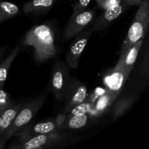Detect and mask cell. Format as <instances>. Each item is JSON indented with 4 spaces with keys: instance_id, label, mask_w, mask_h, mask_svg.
Masks as SVG:
<instances>
[{
    "instance_id": "ba28073f",
    "label": "cell",
    "mask_w": 149,
    "mask_h": 149,
    "mask_svg": "<svg viewBox=\"0 0 149 149\" xmlns=\"http://www.w3.org/2000/svg\"><path fill=\"white\" fill-rule=\"evenodd\" d=\"M130 71L127 70L122 60H119L114 68L104 77V84L109 91L119 95Z\"/></svg>"
},
{
    "instance_id": "7402d4cb",
    "label": "cell",
    "mask_w": 149,
    "mask_h": 149,
    "mask_svg": "<svg viewBox=\"0 0 149 149\" xmlns=\"http://www.w3.org/2000/svg\"><path fill=\"white\" fill-rule=\"evenodd\" d=\"M91 0H77L73 5V13L83 11L86 10Z\"/></svg>"
},
{
    "instance_id": "52a82bcc",
    "label": "cell",
    "mask_w": 149,
    "mask_h": 149,
    "mask_svg": "<svg viewBox=\"0 0 149 149\" xmlns=\"http://www.w3.org/2000/svg\"><path fill=\"white\" fill-rule=\"evenodd\" d=\"M87 97V85L78 79H71L66 90L64 101V111L68 113L73 108L84 103Z\"/></svg>"
},
{
    "instance_id": "ffe728a7",
    "label": "cell",
    "mask_w": 149,
    "mask_h": 149,
    "mask_svg": "<svg viewBox=\"0 0 149 149\" xmlns=\"http://www.w3.org/2000/svg\"><path fill=\"white\" fill-rule=\"evenodd\" d=\"M13 103L8 93L5 91L4 87L0 88V113L10 107Z\"/></svg>"
},
{
    "instance_id": "d4e9b609",
    "label": "cell",
    "mask_w": 149,
    "mask_h": 149,
    "mask_svg": "<svg viewBox=\"0 0 149 149\" xmlns=\"http://www.w3.org/2000/svg\"><path fill=\"white\" fill-rule=\"evenodd\" d=\"M1 113H0V126H1Z\"/></svg>"
},
{
    "instance_id": "5b68a950",
    "label": "cell",
    "mask_w": 149,
    "mask_h": 149,
    "mask_svg": "<svg viewBox=\"0 0 149 149\" xmlns=\"http://www.w3.org/2000/svg\"><path fill=\"white\" fill-rule=\"evenodd\" d=\"M70 77L68 66L62 61H57L51 73L50 87L58 101H63L68 87Z\"/></svg>"
},
{
    "instance_id": "d6986e66",
    "label": "cell",
    "mask_w": 149,
    "mask_h": 149,
    "mask_svg": "<svg viewBox=\"0 0 149 149\" xmlns=\"http://www.w3.org/2000/svg\"><path fill=\"white\" fill-rule=\"evenodd\" d=\"M134 103V98L132 96H123L119 100L116 102L114 108L113 109V118L116 120L122 115L126 113L127 111L132 106Z\"/></svg>"
},
{
    "instance_id": "4fadbf2b",
    "label": "cell",
    "mask_w": 149,
    "mask_h": 149,
    "mask_svg": "<svg viewBox=\"0 0 149 149\" xmlns=\"http://www.w3.org/2000/svg\"><path fill=\"white\" fill-rule=\"evenodd\" d=\"M119 95L106 89L105 93L99 96L93 105V107L90 109V113L95 117L102 115L116 101Z\"/></svg>"
},
{
    "instance_id": "9a60e30c",
    "label": "cell",
    "mask_w": 149,
    "mask_h": 149,
    "mask_svg": "<svg viewBox=\"0 0 149 149\" xmlns=\"http://www.w3.org/2000/svg\"><path fill=\"white\" fill-rule=\"evenodd\" d=\"M88 118L87 113L68 114V116L63 120L62 123L59 124V127L61 130L79 129L87 125Z\"/></svg>"
},
{
    "instance_id": "30bf717a",
    "label": "cell",
    "mask_w": 149,
    "mask_h": 149,
    "mask_svg": "<svg viewBox=\"0 0 149 149\" xmlns=\"http://www.w3.org/2000/svg\"><path fill=\"white\" fill-rule=\"evenodd\" d=\"M127 4L124 1L118 5L104 10L103 13L96 18L90 29L94 32H102L111 22L119 17L126 10Z\"/></svg>"
},
{
    "instance_id": "8992f818",
    "label": "cell",
    "mask_w": 149,
    "mask_h": 149,
    "mask_svg": "<svg viewBox=\"0 0 149 149\" xmlns=\"http://www.w3.org/2000/svg\"><path fill=\"white\" fill-rule=\"evenodd\" d=\"M94 16V12L87 9L83 11L73 13L64 30L63 39L68 40L79 34L93 22Z\"/></svg>"
},
{
    "instance_id": "5bb4252c",
    "label": "cell",
    "mask_w": 149,
    "mask_h": 149,
    "mask_svg": "<svg viewBox=\"0 0 149 149\" xmlns=\"http://www.w3.org/2000/svg\"><path fill=\"white\" fill-rule=\"evenodd\" d=\"M57 0H30L23 7L26 14L42 15L47 13L55 4Z\"/></svg>"
},
{
    "instance_id": "7c38bea8",
    "label": "cell",
    "mask_w": 149,
    "mask_h": 149,
    "mask_svg": "<svg viewBox=\"0 0 149 149\" xmlns=\"http://www.w3.org/2000/svg\"><path fill=\"white\" fill-rule=\"evenodd\" d=\"M21 107L20 104L13 103L10 107L1 112L0 126V149L4 147V144L8 141V132L10 127Z\"/></svg>"
},
{
    "instance_id": "44dd1931",
    "label": "cell",
    "mask_w": 149,
    "mask_h": 149,
    "mask_svg": "<svg viewBox=\"0 0 149 149\" xmlns=\"http://www.w3.org/2000/svg\"><path fill=\"white\" fill-rule=\"evenodd\" d=\"M125 0H101L99 2H97V6L102 10H106V9L110 8V7H114L118 5L121 3L124 2Z\"/></svg>"
},
{
    "instance_id": "cb8c5ba5",
    "label": "cell",
    "mask_w": 149,
    "mask_h": 149,
    "mask_svg": "<svg viewBox=\"0 0 149 149\" xmlns=\"http://www.w3.org/2000/svg\"><path fill=\"white\" fill-rule=\"evenodd\" d=\"M5 52H6L5 47H0V63H1V61H2V59L4 58V53H5Z\"/></svg>"
},
{
    "instance_id": "484cf974",
    "label": "cell",
    "mask_w": 149,
    "mask_h": 149,
    "mask_svg": "<svg viewBox=\"0 0 149 149\" xmlns=\"http://www.w3.org/2000/svg\"><path fill=\"white\" fill-rule=\"evenodd\" d=\"M101 1V0H95V1H96V2H99V1Z\"/></svg>"
},
{
    "instance_id": "8fae6325",
    "label": "cell",
    "mask_w": 149,
    "mask_h": 149,
    "mask_svg": "<svg viewBox=\"0 0 149 149\" xmlns=\"http://www.w3.org/2000/svg\"><path fill=\"white\" fill-rule=\"evenodd\" d=\"M61 130L57 121H46L41 122L34 125H28L22 130H20L15 136L18 138H24L28 137L34 136L41 134L49 133L54 131Z\"/></svg>"
},
{
    "instance_id": "2e32d148",
    "label": "cell",
    "mask_w": 149,
    "mask_h": 149,
    "mask_svg": "<svg viewBox=\"0 0 149 149\" xmlns=\"http://www.w3.org/2000/svg\"><path fill=\"white\" fill-rule=\"evenodd\" d=\"M20 45L16 46L5 58H3L2 61L0 63V88L4 87L9 70L13 61L18 55L20 52Z\"/></svg>"
},
{
    "instance_id": "603a6c76",
    "label": "cell",
    "mask_w": 149,
    "mask_h": 149,
    "mask_svg": "<svg viewBox=\"0 0 149 149\" xmlns=\"http://www.w3.org/2000/svg\"><path fill=\"white\" fill-rule=\"evenodd\" d=\"M143 0H125V2L128 6H139Z\"/></svg>"
},
{
    "instance_id": "277c9868",
    "label": "cell",
    "mask_w": 149,
    "mask_h": 149,
    "mask_svg": "<svg viewBox=\"0 0 149 149\" xmlns=\"http://www.w3.org/2000/svg\"><path fill=\"white\" fill-rule=\"evenodd\" d=\"M45 101V96L36 97L32 101L21 107L13 120L8 132V140L15 136L20 130L30 124L36 113L40 110Z\"/></svg>"
},
{
    "instance_id": "ac0fdd59",
    "label": "cell",
    "mask_w": 149,
    "mask_h": 149,
    "mask_svg": "<svg viewBox=\"0 0 149 149\" xmlns=\"http://www.w3.org/2000/svg\"><path fill=\"white\" fill-rule=\"evenodd\" d=\"M20 13L17 4L7 1H0V23L15 17Z\"/></svg>"
},
{
    "instance_id": "e0dca14e",
    "label": "cell",
    "mask_w": 149,
    "mask_h": 149,
    "mask_svg": "<svg viewBox=\"0 0 149 149\" xmlns=\"http://www.w3.org/2000/svg\"><path fill=\"white\" fill-rule=\"evenodd\" d=\"M143 40V39H141V40H139L136 43L134 44L127 51V52L125 53L123 58L122 59H119L123 61L124 65H125V68L127 70H128L129 71H130V72L132 71V68H134V65H135V61H136L137 58H138V53H139L141 46H142Z\"/></svg>"
},
{
    "instance_id": "9c48e42d",
    "label": "cell",
    "mask_w": 149,
    "mask_h": 149,
    "mask_svg": "<svg viewBox=\"0 0 149 149\" xmlns=\"http://www.w3.org/2000/svg\"><path fill=\"white\" fill-rule=\"evenodd\" d=\"M93 33L91 29L86 31L85 32H81L79 36H77L71 44L65 58L66 64L69 68L76 69L78 67L80 58Z\"/></svg>"
},
{
    "instance_id": "6da1fadb",
    "label": "cell",
    "mask_w": 149,
    "mask_h": 149,
    "mask_svg": "<svg viewBox=\"0 0 149 149\" xmlns=\"http://www.w3.org/2000/svg\"><path fill=\"white\" fill-rule=\"evenodd\" d=\"M22 44L33 48L34 59L37 63L45 62L57 53L55 33L52 27L47 24L36 25L29 29Z\"/></svg>"
},
{
    "instance_id": "3957f363",
    "label": "cell",
    "mask_w": 149,
    "mask_h": 149,
    "mask_svg": "<svg viewBox=\"0 0 149 149\" xmlns=\"http://www.w3.org/2000/svg\"><path fill=\"white\" fill-rule=\"evenodd\" d=\"M71 136L67 132L61 130L41 134L34 136L24 138H18V141L13 143L10 148L14 149H44L66 144L69 141Z\"/></svg>"
},
{
    "instance_id": "7a4b0ae2",
    "label": "cell",
    "mask_w": 149,
    "mask_h": 149,
    "mask_svg": "<svg viewBox=\"0 0 149 149\" xmlns=\"http://www.w3.org/2000/svg\"><path fill=\"white\" fill-rule=\"evenodd\" d=\"M127 34L122 44L119 59H122L127 51L139 40L143 39L149 26V2L143 0L138 6Z\"/></svg>"
}]
</instances>
